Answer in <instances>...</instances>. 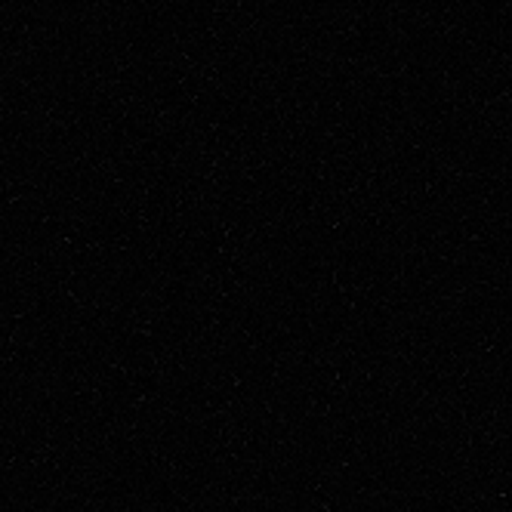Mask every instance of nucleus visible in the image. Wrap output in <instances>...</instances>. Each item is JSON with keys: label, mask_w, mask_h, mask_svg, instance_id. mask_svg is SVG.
Instances as JSON below:
<instances>
[]
</instances>
